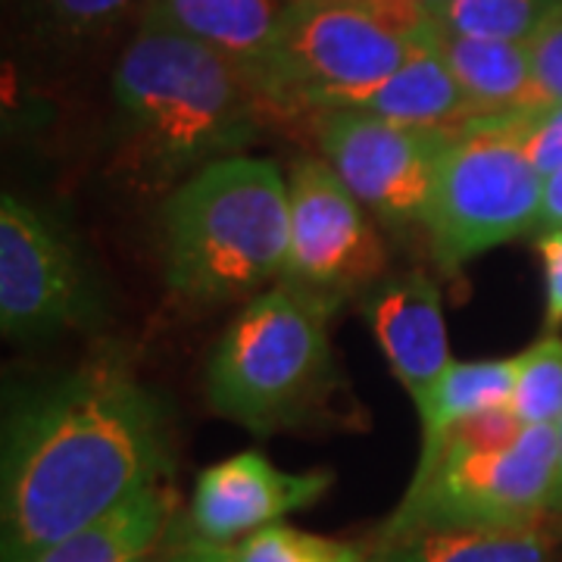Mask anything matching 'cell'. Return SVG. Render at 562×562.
Masks as SVG:
<instances>
[{"mask_svg": "<svg viewBox=\"0 0 562 562\" xmlns=\"http://www.w3.org/2000/svg\"><path fill=\"white\" fill-rule=\"evenodd\" d=\"M172 472L162 403L116 366L38 391L7 422L0 560L35 562Z\"/></svg>", "mask_w": 562, "mask_h": 562, "instance_id": "cell-1", "label": "cell"}, {"mask_svg": "<svg viewBox=\"0 0 562 562\" xmlns=\"http://www.w3.org/2000/svg\"><path fill=\"white\" fill-rule=\"evenodd\" d=\"M125 162L144 184H172L241 157L260 132L257 94L235 63L201 41L144 29L113 69Z\"/></svg>", "mask_w": 562, "mask_h": 562, "instance_id": "cell-2", "label": "cell"}, {"mask_svg": "<svg viewBox=\"0 0 562 562\" xmlns=\"http://www.w3.org/2000/svg\"><path fill=\"white\" fill-rule=\"evenodd\" d=\"M288 244V179L276 160L241 154L210 162L162 206L166 281L184 301L257 297L284 276Z\"/></svg>", "mask_w": 562, "mask_h": 562, "instance_id": "cell-3", "label": "cell"}, {"mask_svg": "<svg viewBox=\"0 0 562 562\" xmlns=\"http://www.w3.org/2000/svg\"><path fill=\"white\" fill-rule=\"evenodd\" d=\"M338 303L276 284L225 328L206 366V403L222 419L269 435L310 419L331 384L328 319Z\"/></svg>", "mask_w": 562, "mask_h": 562, "instance_id": "cell-4", "label": "cell"}, {"mask_svg": "<svg viewBox=\"0 0 562 562\" xmlns=\"http://www.w3.org/2000/svg\"><path fill=\"white\" fill-rule=\"evenodd\" d=\"M419 44L387 29L357 0H291L250 91L262 120L357 110Z\"/></svg>", "mask_w": 562, "mask_h": 562, "instance_id": "cell-5", "label": "cell"}, {"mask_svg": "<svg viewBox=\"0 0 562 562\" xmlns=\"http://www.w3.org/2000/svg\"><path fill=\"white\" fill-rule=\"evenodd\" d=\"M543 176L501 116L462 125L425 210L431 254L447 272L538 228Z\"/></svg>", "mask_w": 562, "mask_h": 562, "instance_id": "cell-6", "label": "cell"}, {"mask_svg": "<svg viewBox=\"0 0 562 562\" xmlns=\"http://www.w3.org/2000/svg\"><path fill=\"white\" fill-rule=\"evenodd\" d=\"M560 428L531 425L501 453L443 450L438 462L409 482L397 513L382 531L413 525L528 528L550 513L557 482Z\"/></svg>", "mask_w": 562, "mask_h": 562, "instance_id": "cell-7", "label": "cell"}, {"mask_svg": "<svg viewBox=\"0 0 562 562\" xmlns=\"http://www.w3.org/2000/svg\"><path fill=\"white\" fill-rule=\"evenodd\" d=\"M291 244L281 284L341 303L384 281L387 250L369 210L322 157H303L288 172Z\"/></svg>", "mask_w": 562, "mask_h": 562, "instance_id": "cell-8", "label": "cell"}, {"mask_svg": "<svg viewBox=\"0 0 562 562\" xmlns=\"http://www.w3.org/2000/svg\"><path fill=\"white\" fill-rule=\"evenodd\" d=\"M319 157L347 191L384 225H422L453 128H419L366 110H331L313 120Z\"/></svg>", "mask_w": 562, "mask_h": 562, "instance_id": "cell-9", "label": "cell"}, {"mask_svg": "<svg viewBox=\"0 0 562 562\" xmlns=\"http://www.w3.org/2000/svg\"><path fill=\"white\" fill-rule=\"evenodd\" d=\"M94 291L72 238L38 206L0 201V328L41 338L94 319Z\"/></svg>", "mask_w": 562, "mask_h": 562, "instance_id": "cell-10", "label": "cell"}, {"mask_svg": "<svg viewBox=\"0 0 562 562\" xmlns=\"http://www.w3.org/2000/svg\"><path fill=\"white\" fill-rule=\"evenodd\" d=\"M331 472H284L257 450L203 469L191 494L188 535L216 547H235L254 531L279 525L325 497Z\"/></svg>", "mask_w": 562, "mask_h": 562, "instance_id": "cell-11", "label": "cell"}, {"mask_svg": "<svg viewBox=\"0 0 562 562\" xmlns=\"http://www.w3.org/2000/svg\"><path fill=\"white\" fill-rule=\"evenodd\" d=\"M366 319L391 372L419 409L453 362L438 281L425 272L379 281L366 294Z\"/></svg>", "mask_w": 562, "mask_h": 562, "instance_id": "cell-12", "label": "cell"}, {"mask_svg": "<svg viewBox=\"0 0 562 562\" xmlns=\"http://www.w3.org/2000/svg\"><path fill=\"white\" fill-rule=\"evenodd\" d=\"M288 7L291 0H147L140 25L201 41L235 63L250 85L279 38Z\"/></svg>", "mask_w": 562, "mask_h": 562, "instance_id": "cell-13", "label": "cell"}, {"mask_svg": "<svg viewBox=\"0 0 562 562\" xmlns=\"http://www.w3.org/2000/svg\"><path fill=\"white\" fill-rule=\"evenodd\" d=\"M425 38L453 72L462 94L475 110V120L543 106L531 76L528 44L462 38L443 32L435 20L428 25Z\"/></svg>", "mask_w": 562, "mask_h": 562, "instance_id": "cell-14", "label": "cell"}, {"mask_svg": "<svg viewBox=\"0 0 562 562\" xmlns=\"http://www.w3.org/2000/svg\"><path fill=\"white\" fill-rule=\"evenodd\" d=\"M176 513L179 494L169 479H162L98 522L54 543L35 562H144L179 525Z\"/></svg>", "mask_w": 562, "mask_h": 562, "instance_id": "cell-15", "label": "cell"}, {"mask_svg": "<svg viewBox=\"0 0 562 562\" xmlns=\"http://www.w3.org/2000/svg\"><path fill=\"white\" fill-rule=\"evenodd\" d=\"M550 538L541 525H413L382 531L369 562H550Z\"/></svg>", "mask_w": 562, "mask_h": 562, "instance_id": "cell-16", "label": "cell"}, {"mask_svg": "<svg viewBox=\"0 0 562 562\" xmlns=\"http://www.w3.org/2000/svg\"><path fill=\"white\" fill-rule=\"evenodd\" d=\"M357 110L403 125L453 128V132H460L462 125L475 120L472 103L425 35L419 47L409 54V60L391 79H384Z\"/></svg>", "mask_w": 562, "mask_h": 562, "instance_id": "cell-17", "label": "cell"}, {"mask_svg": "<svg viewBox=\"0 0 562 562\" xmlns=\"http://www.w3.org/2000/svg\"><path fill=\"white\" fill-rule=\"evenodd\" d=\"M513 387H516V360L450 362L419 406L422 453L413 475L431 469V462L441 453L443 438L457 422L491 406H509Z\"/></svg>", "mask_w": 562, "mask_h": 562, "instance_id": "cell-18", "label": "cell"}, {"mask_svg": "<svg viewBox=\"0 0 562 562\" xmlns=\"http://www.w3.org/2000/svg\"><path fill=\"white\" fill-rule=\"evenodd\" d=\"M562 10V0H447L435 22L450 35L528 44Z\"/></svg>", "mask_w": 562, "mask_h": 562, "instance_id": "cell-19", "label": "cell"}, {"mask_svg": "<svg viewBox=\"0 0 562 562\" xmlns=\"http://www.w3.org/2000/svg\"><path fill=\"white\" fill-rule=\"evenodd\" d=\"M516 360V387L509 409L522 425H560L562 422V338L543 335Z\"/></svg>", "mask_w": 562, "mask_h": 562, "instance_id": "cell-20", "label": "cell"}, {"mask_svg": "<svg viewBox=\"0 0 562 562\" xmlns=\"http://www.w3.org/2000/svg\"><path fill=\"white\" fill-rule=\"evenodd\" d=\"M232 562H369L357 543L310 535L291 525H269L228 547Z\"/></svg>", "mask_w": 562, "mask_h": 562, "instance_id": "cell-21", "label": "cell"}, {"mask_svg": "<svg viewBox=\"0 0 562 562\" xmlns=\"http://www.w3.org/2000/svg\"><path fill=\"white\" fill-rule=\"evenodd\" d=\"M32 3L54 32L76 38L113 29L128 13H135L138 3L147 7V0H32Z\"/></svg>", "mask_w": 562, "mask_h": 562, "instance_id": "cell-22", "label": "cell"}, {"mask_svg": "<svg viewBox=\"0 0 562 562\" xmlns=\"http://www.w3.org/2000/svg\"><path fill=\"white\" fill-rule=\"evenodd\" d=\"M501 122L519 138L531 166L543 179L562 166V103L503 113Z\"/></svg>", "mask_w": 562, "mask_h": 562, "instance_id": "cell-23", "label": "cell"}, {"mask_svg": "<svg viewBox=\"0 0 562 562\" xmlns=\"http://www.w3.org/2000/svg\"><path fill=\"white\" fill-rule=\"evenodd\" d=\"M528 425L519 422V416L509 409V406H491V409H482V413H472L462 422H457L450 428V435L443 438V450H460V453H501L506 447L522 438V431ZM438 453V457H441ZM438 462V460H435ZM431 462V465H435ZM425 475V472H422ZM416 479V475H413Z\"/></svg>", "mask_w": 562, "mask_h": 562, "instance_id": "cell-24", "label": "cell"}, {"mask_svg": "<svg viewBox=\"0 0 562 562\" xmlns=\"http://www.w3.org/2000/svg\"><path fill=\"white\" fill-rule=\"evenodd\" d=\"M528 57L543 106L562 103V10L528 41Z\"/></svg>", "mask_w": 562, "mask_h": 562, "instance_id": "cell-25", "label": "cell"}, {"mask_svg": "<svg viewBox=\"0 0 562 562\" xmlns=\"http://www.w3.org/2000/svg\"><path fill=\"white\" fill-rule=\"evenodd\" d=\"M543 260V284H547V335L562 328V232H547L538 238Z\"/></svg>", "mask_w": 562, "mask_h": 562, "instance_id": "cell-26", "label": "cell"}, {"mask_svg": "<svg viewBox=\"0 0 562 562\" xmlns=\"http://www.w3.org/2000/svg\"><path fill=\"white\" fill-rule=\"evenodd\" d=\"M538 235L547 232H562V166L543 179L541 213H538Z\"/></svg>", "mask_w": 562, "mask_h": 562, "instance_id": "cell-27", "label": "cell"}, {"mask_svg": "<svg viewBox=\"0 0 562 562\" xmlns=\"http://www.w3.org/2000/svg\"><path fill=\"white\" fill-rule=\"evenodd\" d=\"M179 528V525H176ZM176 528H172V535L166 538V541L147 557L144 562H191V538H188V531L184 535H176Z\"/></svg>", "mask_w": 562, "mask_h": 562, "instance_id": "cell-28", "label": "cell"}, {"mask_svg": "<svg viewBox=\"0 0 562 562\" xmlns=\"http://www.w3.org/2000/svg\"><path fill=\"white\" fill-rule=\"evenodd\" d=\"M191 562H232V553H228V547H216V543L191 538Z\"/></svg>", "mask_w": 562, "mask_h": 562, "instance_id": "cell-29", "label": "cell"}, {"mask_svg": "<svg viewBox=\"0 0 562 562\" xmlns=\"http://www.w3.org/2000/svg\"><path fill=\"white\" fill-rule=\"evenodd\" d=\"M560 428V453H557V482H553V497H550V513L562 519V422Z\"/></svg>", "mask_w": 562, "mask_h": 562, "instance_id": "cell-30", "label": "cell"}, {"mask_svg": "<svg viewBox=\"0 0 562 562\" xmlns=\"http://www.w3.org/2000/svg\"><path fill=\"white\" fill-rule=\"evenodd\" d=\"M422 3H425V7L431 10V16H435V13L441 10V7H443V3H447V0H422Z\"/></svg>", "mask_w": 562, "mask_h": 562, "instance_id": "cell-31", "label": "cell"}]
</instances>
